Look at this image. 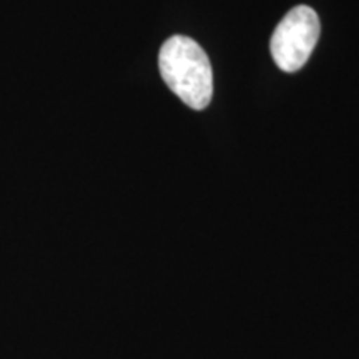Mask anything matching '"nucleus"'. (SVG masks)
<instances>
[{
	"instance_id": "1",
	"label": "nucleus",
	"mask_w": 359,
	"mask_h": 359,
	"mask_svg": "<svg viewBox=\"0 0 359 359\" xmlns=\"http://www.w3.org/2000/svg\"><path fill=\"white\" fill-rule=\"evenodd\" d=\"M160 74L165 83L183 103L203 110L212 102L213 72L208 55L195 40L173 35L161 45L158 55Z\"/></svg>"
},
{
	"instance_id": "2",
	"label": "nucleus",
	"mask_w": 359,
	"mask_h": 359,
	"mask_svg": "<svg viewBox=\"0 0 359 359\" xmlns=\"http://www.w3.org/2000/svg\"><path fill=\"white\" fill-rule=\"evenodd\" d=\"M321 25L318 13L308 6H298L286 13L271 37V55L286 74L298 72L306 64L320 39Z\"/></svg>"
}]
</instances>
